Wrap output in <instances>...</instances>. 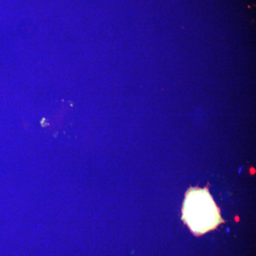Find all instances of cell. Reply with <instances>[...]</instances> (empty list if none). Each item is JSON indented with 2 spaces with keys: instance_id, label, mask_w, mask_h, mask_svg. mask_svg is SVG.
I'll return each mask as SVG.
<instances>
[{
  "instance_id": "1",
  "label": "cell",
  "mask_w": 256,
  "mask_h": 256,
  "mask_svg": "<svg viewBox=\"0 0 256 256\" xmlns=\"http://www.w3.org/2000/svg\"><path fill=\"white\" fill-rule=\"evenodd\" d=\"M182 220L196 236L208 233L224 223L220 208L207 188H192L186 192Z\"/></svg>"
}]
</instances>
